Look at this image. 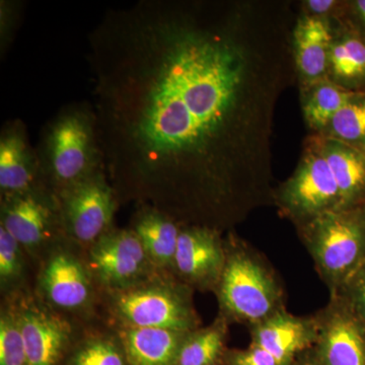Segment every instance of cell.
I'll use <instances>...</instances> for the list:
<instances>
[{
  "label": "cell",
  "mask_w": 365,
  "mask_h": 365,
  "mask_svg": "<svg viewBox=\"0 0 365 365\" xmlns=\"http://www.w3.org/2000/svg\"><path fill=\"white\" fill-rule=\"evenodd\" d=\"M284 2L138 0L88 35L98 144L120 203L220 230L273 162L297 81Z\"/></svg>",
  "instance_id": "1"
},
{
  "label": "cell",
  "mask_w": 365,
  "mask_h": 365,
  "mask_svg": "<svg viewBox=\"0 0 365 365\" xmlns=\"http://www.w3.org/2000/svg\"><path fill=\"white\" fill-rule=\"evenodd\" d=\"M277 199L288 215L304 225L324 213L359 205L365 200L364 151L314 134Z\"/></svg>",
  "instance_id": "2"
},
{
  "label": "cell",
  "mask_w": 365,
  "mask_h": 365,
  "mask_svg": "<svg viewBox=\"0 0 365 365\" xmlns=\"http://www.w3.org/2000/svg\"><path fill=\"white\" fill-rule=\"evenodd\" d=\"M101 317L114 328L189 331L200 328L193 289L173 274L157 275L134 287L101 292Z\"/></svg>",
  "instance_id": "3"
},
{
  "label": "cell",
  "mask_w": 365,
  "mask_h": 365,
  "mask_svg": "<svg viewBox=\"0 0 365 365\" xmlns=\"http://www.w3.org/2000/svg\"><path fill=\"white\" fill-rule=\"evenodd\" d=\"M41 151L42 184L55 195L104 169L93 109L62 110L48 125Z\"/></svg>",
  "instance_id": "4"
},
{
  "label": "cell",
  "mask_w": 365,
  "mask_h": 365,
  "mask_svg": "<svg viewBox=\"0 0 365 365\" xmlns=\"http://www.w3.org/2000/svg\"><path fill=\"white\" fill-rule=\"evenodd\" d=\"M34 294L59 313L90 323L101 317V289L81 249L67 237L57 242L35 271Z\"/></svg>",
  "instance_id": "5"
},
{
  "label": "cell",
  "mask_w": 365,
  "mask_h": 365,
  "mask_svg": "<svg viewBox=\"0 0 365 365\" xmlns=\"http://www.w3.org/2000/svg\"><path fill=\"white\" fill-rule=\"evenodd\" d=\"M307 246L319 272L339 294L365 262V205L324 213L304 223Z\"/></svg>",
  "instance_id": "6"
},
{
  "label": "cell",
  "mask_w": 365,
  "mask_h": 365,
  "mask_svg": "<svg viewBox=\"0 0 365 365\" xmlns=\"http://www.w3.org/2000/svg\"><path fill=\"white\" fill-rule=\"evenodd\" d=\"M223 318L256 325L281 311V292L272 274L245 249L225 242V263L215 288Z\"/></svg>",
  "instance_id": "7"
},
{
  "label": "cell",
  "mask_w": 365,
  "mask_h": 365,
  "mask_svg": "<svg viewBox=\"0 0 365 365\" xmlns=\"http://www.w3.org/2000/svg\"><path fill=\"white\" fill-rule=\"evenodd\" d=\"M0 202V225L25 250L36 271L48 252L66 237L56 195L39 187Z\"/></svg>",
  "instance_id": "8"
},
{
  "label": "cell",
  "mask_w": 365,
  "mask_h": 365,
  "mask_svg": "<svg viewBox=\"0 0 365 365\" xmlns=\"http://www.w3.org/2000/svg\"><path fill=\"white\" fill-rule=\"evenodd\" d=\"M64 234L86 250L114 227L119 198L104 169L56 194Z\"/></svg>",
  "instance_id": "9"
},
{
  "label": "cell",
  "mask_w": 365,
  "mask_h": 365,
  "mask_svg": "<svg viewBox=\"0 0 365 365\" xmlns=\"http://www.w3.org/2000/svg\"><path fill=\"white\" fill-rule=\"evenodd\" d=\"M85 257L101 292L134 287L160 273L130 227H113L85 250Z\"/></svg>",
  "instance_id": "10"
},
{
  "label": "cell",
  "mask_w": 365,
  "mask_h": 365,
  "mask_svg": "<svg viewBox=\"0 0 365 365\" xmlns=\"http://www.w3.org/2000/svg\"><path fill=\"white\" fill-rule=\"evenodd\" d=\"M16 297L28 365H61L85 323L48 307L33 287Z\"/></svg>",
  "instance_id": "11"
},
{
  "label": "cell",
  "mask_w": 365,
  "mask_h": 365,
  "mask_svg": "<svg viewBox=\"0 0 365 365\" xmlns=\"http://www.w3.org/2000/svg\"><path fill=\"white\" fill-rule=\"evenodd\" d=\"M225 263V242L220 230L182 225L173 275L192 289L215 290Z\"/></svg>",
  "instance_id": "12"
},
{
  "label": "cell",
  "mask_w": 365,
  "mask_h": 365,
  "mask_svg": "<svg viewBox=\"0 0 365 365\" xmlns=\"http://www.w3.org/2000/svg\"><path fill=\"white\" fill-rule=\"evenodd\" d=\"M317 360L321 365H365V328L346 300L334 295L318 319Z\"/></svg>",
  "instance_id": "13"
},
{
  "label": "cell",
  "mask_w": 365,
  "mask_h": 365,
  "mask_svg": "<svg viewBox=\"0 0 365 365\" xmlns=\"http://www.w3.org/2000/svg\"><path fill=\"white\" fill-rule=\"evenodd\" d=\"M331 19L302 13L292 32L295 73L302 88L328 78L334 39Z\"/></svg>",
  "instance_id": "14"
},
{
  "label": "cell",
  "mask_w": 365,
  "mask_h": 365,
  "mask_svg": "<svg viewBox=\"0 0 365 365\" xmlns=\"http://www.w3.org/2000/svg\"><path fill=\"white\" fill-rule=\"evenodd\" d=\"M44 187L39 158L34 155L25 127L14 122L0 137V198Z\"/></svg>",
  "instance_id": "15"
},
{
  "label": "cell",
  "mask_w": 365,
  "mask_h": 365,
  "mask_svg": "<svg viewBox=\"0 0 365 365\" xmlns=\"http://www.w3.org/2000/svg\"><path fill=\"white\" fill-rule=\"evenodd\" d=\"M318 319L299 318L284 311L253 325L252 345L270 353L280 365H289L295 355L318 340Z\"/></svg>",
  "instance_id": "16"
},
{
  "label": "cell",
  "mask_w": 365,
  "mask_h": 365,
  "mask_svg": "<svg viewBox=\"0 0 365 365\" xmlns=\"http://www.w3.org/2000/svg\"><path fill=\"white\" fill-rule=\"evenodd\" d=\"M182 225L174 218L148 205H137L130 227L160 272L173 274Z\"/></svg>",
  "instance_id": "17"
},
{
  "label": "cell",
  "mask_w": 365,
  "mask_h": 365,
  "mask_svg": "<svg viewBox=\"0 0 365 365\" xmlns=\"http://www.w3.org/2000/svg\"><path fill=\"white\" fill-rule=\"evenodd\" d=\"M123 342L128 365H178L190 332L155 328H115Z\"/></svg>",
  "instance_id": "18"
},
{
  "label": "cell",
  "mask_w": 365,
  "mask_h": 365,
  "mask_svg": "<svg viewBox=\"0 0 365 365\" xmlns=\"http://www.w3.org/2000/svg\"><path fill=\"white\" fill-rule=\"evenodd\" d=\"M61 365H128L123 342L104 319L83 324Z\"/></svg>",
  "instance_id": "19"
},
{
  "label": "cell",
  "mask_w": 365,
  "mask_h": 365,
  "mask_svg": "<svg viewBox=\"0 0 365 365\" xmlns=\"http://www.w3.org/2000/svg\"><path fill=\"white\" fill-rule=\"evenodd\" d=\"M328 78L346 90L365 91V39L346 23L334 31Z\"/></svg>",
  "instance_id": "20"
},
{
  "label": "cell",
  "mask_w": 365,
  "mask_h": 365,
  "mask_svg": "<svg viewBox=\"0 0 365 365\" xmlns=\"http://www.w3.org/2000/svg\"><path fill=\"white\" fill-rule=\"evenodd\" d=\"M302 111L307 126L316 134L323 133L331 120L350 100L354 91H350L333 83L330 79L319 81L302 88Z\"/></svg>",
  "instance_id": "21"
},
{
  "label": "cell",
  "mask_w": 365,
  "mask_h": 365,
  "mask_svg": "<svg viewBox=\"0 0 365 365\" xmlns=\"http://www.w3.org/2000/svg\"><path fill=\"white\" fill-rule=\"evenodd\" d=\"M32 262L19 242L0 225V292L1 299L33 287Z\"/></svg>",
  "instance_id": "22"
},
{
  "label": "cell",
  "mask_w": 365,
  "mask_h": 365,
  "mask_svg": "<svg viewBox=\"0 0 365 365\" xmlns=\"http://www.w3.org/2000/svg\"><path fill=\"white\" fill-rule=\"evenodd\" d=\"M227 321L218 317L211 325L190 331L182 343L178 365H217L225 356Z\"/></svg>",
  "instance_id": "23"
},
{
  "label": "cell",
  "mask_w": 365,
  "mask_h": 365,
  "mask_svg": "<svg viewBox=\"0 0 365 365\" xmlns=\"http://www.w3.org/2000/svg\"><path fill=\"white\" fill-rule=\"evenodd\" d=\"M321 135L336 139L365 153V91L353 93Z\"/></svg>",
  "instance_id": "24"
},
{
  "label": "cell",
  "mask_w": 365,
  "mask_h": 365,
  "mask_svg": "<svg viewBox=\"0 0 365 365\" xmlns=\"http://www.w3.org/2000/svg\"><path fill=\"white\" fill-rule=\"evenodd\" d=\"M0 365H28L16 295L1 299Z\"/></svg>",
  "instance_id": "25"
},
{
  "label": "cell",
  "mask_w": 365,
  "mask_h": 365,
  "mask_svg": "<svg viewBox=\"0 0 365 365\" xmlns=\"http://www.w3.org/2000/svg\"><path fill=\"white\" fill-rule=\"evenodd\" d=\"M338 294L346 300L365 328V262Z\"/></svg>",
  "instance_id": "26"
},
{
  "label": "cell",
  "mask_w": 365,
  "mask_h": 365,
  "mask_svg": "<svg viewBox=\"0 0 365 365\" xmlns=\"http://www.w3.org/2000/svg\"><path fill=\"white\" fill-rule=\"evenodd\" d=\"M223 357L227 365H280L270 353L255 345L248 349L228 351Z\"/></svg>",
  "instance_id": "27"
},
{
  "label": "cell",
  "mask_w": 365,
  "mask_h": 365,
  "mask_svg": "<svg viewBox=\"0 0 365 365\" xmlns=\"http://www.w3.org/2000/svg\"><path fill=\"white\" fill-rule=\"evenodd\" d=\"M347 25L354 29L365 39V0L347 2L345 6Z\"/></svg>",
  "instance_id": "28"
},
{
  "label": "cell",
  "mask_w": 365,
  "mask_h": 365,
  "mask_svg": "<svg viewBox=\"0 0 365 365\" xmlns=\"http://www.w3.org/2000/svg\"><path fill=\"white\" fill-rule=\"evenodd\" d=\"M341 2L336 0H309L304 2V14L309 16H319V18L330 19L331 14L337 13L338 9L342 6Z\"/></svg>",
  "instance_id": "29"
},
{
  "label": "cell",
  "mask_w": 365,
  "mask_h": 365,
  "mask_svg": "<svg viewBox=\"0 0 365 365\" xmlns=\"http://www.w3.org/2000/svg\"><path fill=\"white\" fill-rule=\"evenodd\" d=\"M300 365H321L319 364L318 360H314V361H306Z\"/></svg>",
  "instance_id": "30"
}]
</instances>
